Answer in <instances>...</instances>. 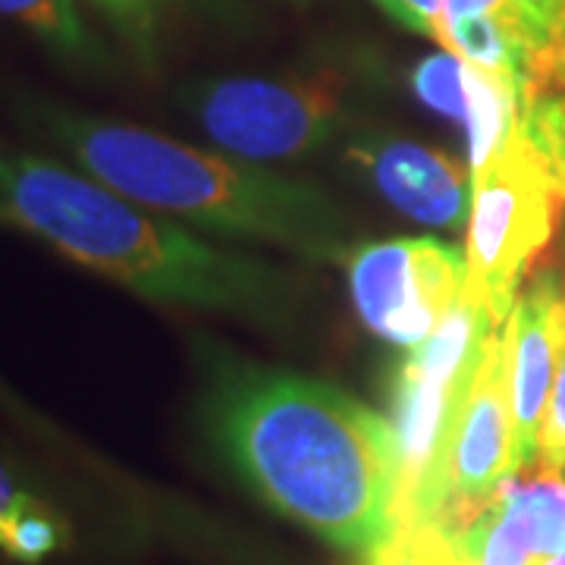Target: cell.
Instances as JSON below:
<instances>
[{"label":"cell","mask_w":565,"mask_h":565,"mask_svg":"<svg viewBox=\"0 0 565 565\" xmlns=\"http://www.w3.org/2000/svg\"><path fill=\"white\" fill-rule=\"evenodd\" d=\"M211 424L262 500L327 544L364 553L396 531L393 430L343 390L289 371L226 367Z\"/></svg>","instance_id":"obj_1"},{"label":"cell","mask_w":565,"mask_h":565,"mask_svg":"<svg viewBox=\"0 0 565 565\" xmlns=\"http://www.w3.org/2000/svg\"><path fill=\"white\" fill-rule=\"evenodd\" d=\"M151 207L35 154L0 148V221L148 302L277 318L292 282L267 262L202 243Z\"/></svg>","instance_id":"obj_2"},{"label":"cell","mask_w":565,"mask_h":565,"mask_svg":"<svg viewBox=\"0 0 565 565\" xmlns=\"http://www.w3.org/2000/svg\"><path fill=\"white\" fill-rule=\"evenodd\" d=\"M47 126L82 173L141 207L280 245L315 262L352 255L345 211L311 182L286 180L139 126L70 110L47 114Z\"/></svg>","instance_id":"obj_3"},{"label":"cell","mask_w":565,"mask_h":565,"mask_svg":"<svg viewBox=\"0 0 565 565\" xmlns=\"http://www.w3.org/2000/svg\"><path fill=\"white\" fill-rule=\"evenodd\" d=\"M500 323L465 282L440 327L405 355L390 430L396 446V527L440 525L446 505V462L471 384Z\"/></svg>","instance_id":"obj_4"},{"label":"cell","mask_w":565,"mask_h":565,"mask_svg":"<svg viewBox=\"0 0 565 565\" xmlns=\"http://www.w3.org/2000/svg\"><path fill=\"white\" fill-rule=\"evenodd\" d=\"M565 202L553 163L525 126L490 161L471 173V211L465 226L468 289L503 327L527 267L537 262Z\"/></svg>","instance_id":"obj_5"},{"label":"cell","mask_w":565,"mask_h":565,"mask_svg":"<svg viewBox=\"0 0 565 565\" xmlns=\"http://www.w3.org/2000/svg\"><path fill=\"white\" fill-rule=\"evenodd\" d=\"M468 282L465 255L437 239H390L349 255V289L371 333L396 345L424 343Z\"/></svg>","instance_id":"obj_6"},{"label":"cell","mask_w":565,"mask_h":565,"mask_svg":"<svg viewBox=\"0 0 565 565\" xmlns=\"http://www.w3.org/2000/svg\"><path fill=\"white\" fill-rule=\"evenodd\" d=\"M207 136L248 161H289L321 148L340 126V82L223 79L199 95Z\"/></svg>","instance_id":"obj_7"},{"label":"cell","mask_w":565,"mask_h":565,"mask_svg":"<svg viewBox=\"0 0 565 565\" xmlns=\"http://www.w3.org/2000/svg\"><path fill=\"white\" fill-rule=\"evenodd\" d=\"M512 475H519V468L512 449V405L505 374V340L500 327L487 345L484 362L478 367V377L471 384L449 446L440 527L459 537Z\"/></svg>","instance_id":"obj_8"},{"label":"cell","mask_w":565,"mask_h":565,"mask_svg":"<svg viewBox=\"0 0 565 565\" xmlns=\"http://www.w3.org/2000/svg\"><path fill=\"white\" fill-rule=\"evenodd\" d=\"M512 449L515 468L537 462L550 390L565 355V282L556 270H544L527 282L503 323Z\"/></svg>","instance_id":"obj_9"},{"label":"cell","mask_w":565,"mask_h":565,"mask_svg":"<svg viewBox=\"0 0 565 565\" xmlns=\"http://www.w3.org/2000/svg\"><path fill=\"white\" fill-rule=\"evenodd\" d=\"M386 202L412 221L459 230L468 226L471 182L459 163L418 141H367L352 151Z\"/></svg>","instance_id":"obj_10"},{"label":"cell","mask_w":565,"mask_h":565,"mask_svg":"<svg viewBox=\"0 0 565 565\" xmlns=\"http://www.w3.org/2000/svg\"><path fill=\"white\" fill-rule=\"evenodd\" d=\"M487 522L503 531L505 541L522 546L534 563L565 556V478L541 471L519 481L505 478L481 509Z\"/></svg>","instance_id":"obj_11"},{"label":"cell","mask_w":565,"mask_h":565,"mask_svg":"<svg viewBox=\"0 0 565 565\" xmlns=\"http://www.w3.org/2000/svg\"><path fill=\"white\" fill-rule=\"evenodd\" d=\"M468 170L478 173L522 129V82L462 61Z\"/></svg>","instance_id":"obj_12"},{"label":"cell","mask_w":565,"mask_h":565,"mask_svg":"<svg viewBox=\"0 0 565 565\" xmlns=\"http://www.w3.org/2000/svg\"><path fill=\"white\" fill-rule=\"evenodd\" d=\"M522 126L553 163L565 192V22L522 82Z\"/></svg>","instance_id":"obj_13"},{"label":"cell","mask_w":565,"mask_h":565,"mask_svg":"<svg viewBox=\"0 0 565 565\" xmlns=\"http://www.w3.org/2000/svg\"><path fill=\"white\" fill-rule=\"evenodd\" d=\"M70 544V525L61 512L44 500L20 509L0 527V553L20 565H41Z\"/></svg>","instance_id":"obj_14"},{"label":"cell","mask_w":565,"mask_h":565,"mask_svg":"<svg viewBox=\"0 0 565 565\" xmlns=\"http://www.w3.org/2000/svg\"><path fill=\"white\" fill-rule=\"evenodd\" d=\"M0 13L29 25L35 35L51 41L66 54H88L92 41L82 25L79 13L70 0H0Z\"/></svg>","instance_id":"obj_15"},{"label":"cell","mask_w":565,"mask_h":565,"mask_svg":"<svg viewBox=\"0 0 565 565\" xmlns=\"http://www.w3.org/2000/svg\"><path fill=\"white\" fill-rule=\"evenodd\" d=\"M456 534L440 525H399L386 541L364 550L359 565H440Z\"/></svg>","instance_id":"obj_16"},{"label":"cell","mask_w":565,"mask_h":565,"mask_svg":"<svg viewBox=\"0 0 565 565\" xmlns=\"http://www.w3.org/2000/svg\"><path fill=\"white\" fill-rule=\"evenodd\" d=\"M412 88L430 110L444 114L449 120L462 122L465 117V82L462 61L449 51L437 57H424L412 73Z\"/></svg>","instance_id":"obj_17"},{"label":"cell","mask_w":565,"mask_h":565,"mask_svg":"<svg viewBox=\"0 0 565 565\" xmlns=\"http://www.w3.org/2000/svg\"><path fill=\"white\" fill-rule=\"evenodd\" d=\"M537 468L553 471V475L565 471V355L550 390V403H546L541 444H537Z\"/></svg>","instance_id":"obj_18"},{"label":"cell","mask_w":565,"mask_h":565,"mask_svg":"<svg viewBox=\"0 0 565 565\" xmlns=\"http://www.w3.org/2000/svg\"><path fill=\"white\" fill-rule=\"evenodd\" d=\"M515 13H519L522 29L531 41V61H534L563 29L565 0H515Z\"/></svg>","instance_id":"obj_19"},{"label":"cell","mask_w":565,"mask_h":565,"mask_svg":"<svg viewBox=\"0 0 565 565\" xmlns=\"http://www.w3.org/2000/svg\"><path fill=\"white\" fill-rule=\"evenodd\" d=\"M95 3H102L107 17L132 41L145 44L151 39V29H154V3L151 0H95Z\"/></svg>","instance_id":"obj_20"},{"label":"cell","mask_w":565,"mask_h":565,"mask_svg":"<svg viewBox=\"0 0 565 565\" xmlns=\"http://www.w3.org/2000/svg\"><path fill=\"white\" fill-rule=\"evenodd\" d=\"M386 13L396 22H403L405 29H415L430 35L437 20L444 17V0H377Z\"/></svg>","instance_id":"obj_21"},{"label":"cell","mask_w":565,"mask_h":565,"mask_svg":"<svg viewBox=\"0 0 565 565\" xmlns=\"http://www.w3.org/2000/svg\"><path fill=\"white\" fill-rule=\"evenodd\" d=\"M459 17H500V20H512L522 25L519 13H515V0H444L440 20H459Z\"/></svg>","instance_id":"obj_22"},{"label":"cell","mask_w":565,"mask_h":565,"mask_svg":"<svg viewBox=\"0 0 565 565\" xmlns=\"http://www.w3.org/2000/svg\"><path fill=\"white\" fill-rule=\"evenodd\" d=\"M41 500L39 493H32L29 487L20 484V478L13 475V468L0 459V527L7 525V519H13L20 509Z\"/></svg>","instance_id":"obj_23"},{"label":"cell","mask_w":565,"mask_h":565,"mask_svg":"<svg viewBox=\"0 0 565 565\" xmlns=\"http://www.w3.org/2000/svg\"><path fill=\"white\" fill-rule=\"evenodd\" d=\"M0 405H3V408H13V412H22L20 399H17L10 390H7V384H3V381H0Z\"/></svg>","instance_id":"obj_24"},{"label":"cell","mask_w":565,"mask_h":565,"mask_svg":"<svg viewBox=\"0 0 565 565\" xmlns=\"http://www.w3.org/2000/svg\"><path fill=\"white\" fill-rule=\"evenodd\" d=\"M440 565H465V556H462V546H459V537H456V546L446 553V559Z\"/></svg>","instance_id":"obj_25"},{"label":"cell","mask_w":565,"mask_h":565,"mask_svg":"<svg viewBox=\"0 0 565 565\" xmlns=\"http://www.w3.org/2000/svg\"><path fill=\"white\" fill-rule=\"evenodd\" d=\"M537 565H565V556H546V559H541Z\"/></svg>","instance_id":"obj_26"}]
</instances>
